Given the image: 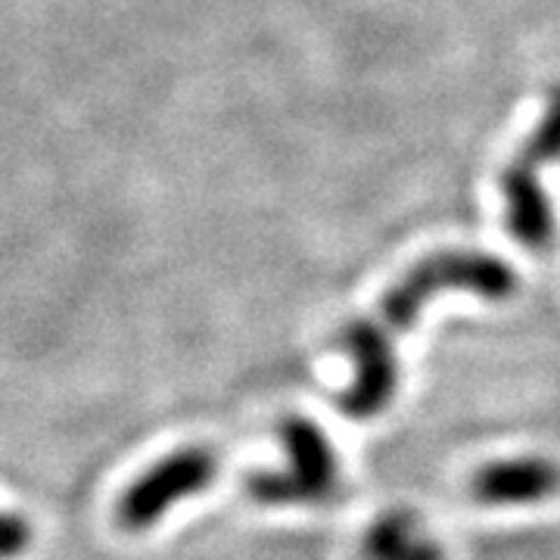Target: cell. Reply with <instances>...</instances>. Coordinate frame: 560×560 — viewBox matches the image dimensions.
I'll return each instance as SVG.
<instances>
[{
  "mask_svg": "<svg viewBox=\"0 0 560 560\" xmlns=\"http://www.w3.org/2000/svg\"><path fill=\"white\" fill-rule=\"evenodd\" d=\"M560 489V467L555 460L526 458L492 460L474 474L470 492L482 504H539Z\"/></svg>",
  "mask_w": 560,
  "mask_h": 560,
  "instance_id": "6",
  "label": "cell"
},
{
  "mask_svg": "<svg viewBox=\"0 0 560 560\" xmlns=\"http://www.w3.org/2000/svg\"><path fill=\"white\" fill-rule=\"evenodd\" d=\"M280 440L290 464L283 470H259L246 480V492L259 504H308L324 501L340 480L334 445L315 420L290 415L280 420Z\"/></svg>",
  "mask_w": 560,
  "mask_h": 560,
  "instance_id": "3",
  "label": "cell"
},
{
  "mask_svg": "<svg viewBox=\"0 0 560 560\" xmlns=\"http://www.w3.org/2000/svg\"><path fill=\"white\" fill-rule=\"evenodd\" d=\"M440 290H467L482 300H508L517 290L514 268L499 256L489 253H464V249H445L420 259L405 278L383 296L381 312L374 320L386 330V337L405 334L418 312Z\"/></svg>",
  "mask_w": 560,
  "mask_h": 560,
  "instance_id": "1",
  "label": "cell"
},
{
  "mask_svg": "<svg viewBox=\"0 0 560 560\" xmlns=\"http://www.w3.org/2000/svg\"><path fill=\"white\" fill-rule=\"evenodd\" d=\"M342 349L355 361V381L340 396V411L355 420L377 418L389 408L399 386L393 337L374 318L352 320L342 334Z\"/></svg>",
  "mask_w": 560,
  "mask_h": 560,
  "instance_id": "5",
  "label": "cell"
},
{
  "mask_svg": "<svg viewBox=\"0 0 560 560\" xmlns=\"http://www.w3.org/2000/svg\"><path fill=\"white\" fill-rule=\"evenodd\" d=\"M560 160V84L551 91L539 128L529 135L521 153L501 172V194L508 200V231L533 253H545L555 241V215L536 180L541 165Z\"/></svg>",
  "mask_w": 560,
  "mask_h": 560,
  "instance_id": "2",
  "label": "cell"
},
{
  "mask_svg": "<svg viewBox=\"0 0 560 560\" xmlns=\"http://www.w3.org/2000/svg\"><path fill=\"white\" fill-rule=\"evenodd\" d=\"M361 551L364 560H445V551L405 511L383 514L371 523Z\"/></svg>",
  "mask_w": 560,
  "mask_h": 560,
  "instance_id": "7",
  "label": "cell"
},
{
  "mask_svg": "<svg viewBox=\"0 0 560 560\" xmlns=\"http://www.w3.org/2000/svg\"><path fill=\"white\" fill-rule=\"evenodd\" d=\"M219 477V455L206 445H184L178 452L165 455L147 474H140L121 492L116 517L125 529L140 533L150 529L168 508L206 492Z\"/></svg>",
  "mask_w": 560,
  "mask_h": 560,
  "instance_id": "4",
  "label": "cell"
},
{
  "mask_svg": "<svg viewBox=\"0 0 560 560\" xmlns=\"http://www.w3.org/2000/svg\"><path fill=\"white\" fill-rule=\"evenodd\" d=\"M32 539V529H28V523L22 521L20 514H7L3 517V526H0V551H3V558H16L25 551V545Z\"/></svg>",
  "mask_w": 560,
  "mask_h": 560,
  "instance_id": "8",
  "label": "cell"
}]
</instances>
